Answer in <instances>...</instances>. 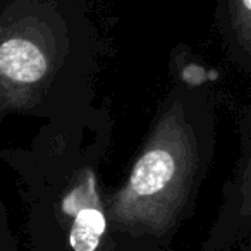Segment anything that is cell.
I'll return each mask as SVG.
<instances>
[{"label":"cell","mask_w":251,"mask_h":251,"mask_svg":"<svg viewBox=\"0 0 251 251\" xmlns=\"http://www.w3.org/2000/svg\"><path fill=\"white\" fill-rule=\"evenodd\" d=\"M62 213L69 222L73 251H98L107 232V215L98 195L97 177L90 169L77 172L62 198Z\"/></svg>","instance_id":"cell-3"},{"label":"cell","mask_w":251,"mask_h":251,"mask_svg":"<svg viewBox=\"0 0 251 251\" xmlns=\"http://www.w3.org/2000/svg\"><path fill=\"white\" fill-rule=\"evenodd\" d=\"M241 213L251 217V162L244 172L241 184Z\"/></svg>","instance_id":"cell-5"},{"label":"cell","mask_w":251,"mask_h":251,"mask_svg":"<svg viewBox=\"0 0 251 251\" xmlns=\"http://www.w3.org/2000/svg\"><path fill=\"white\" fill-rule=\"evenodd\" d=\"M57 64L55 35L38 14L5 19L0 42L2 114L31 108L53 77Z\"/></svg>","instance_id":"cell-2"},{"label":"cell","mask_w":251,"mask_h":251,"mask_svg":"<svg viewBox=\"0 0 251 251\" xmlns=\"http://www.w3.org/2000/svg\"><path fill=\"white\" fill-rule=\"evenodd\" d=\"M229 19L237 43L251 53V0H229Z\"/></svg>","instance_id":"cell-4"},{"label":"cell","mask_w":251,"mask_h":251,"mask_svg":"<svg viewBox=\"0 0 251 251\" xmlns=\"http://www.w3.org/2000/svg\"><path fill=\"white\" fill-rule=\"evenodd\" d=\"M200 169L198 140L182 103L158 117L126 182L108 203L117 230L164 236L177 222Z\"/></svg>","instance_id":"cell-1"}]
</instances>
